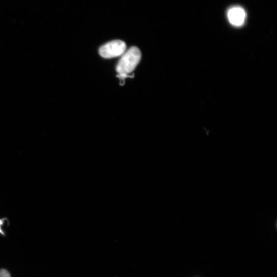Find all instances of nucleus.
<instances>
[{
    "mask_svg": "<svg viewBox=\"0 0 277 277\" xmlns=\"http://www.w3.org/2000/svg\"><path fill=\"white\" fill-rule=\"evenodd\" d=\"M141 59L140 49L135 46L130 48L123 55L117 67L119 74H128L133 72Z\"/></svg>",
    "mask_w": 277,
    "mask_h": 277,
    "instance_id": "nucleus-1",
    "label": "nucleus"
},
{
    "mask_svg": "<svg viewBox=\"0 0 277 277\" xmlns=\"http://www.w3.org/2000/svg\"><path fill=\"white\" fill-rule=\"evenodd\" d=\"M126 47V44L124 41L116 40L102 46L99 49V53L103 58L112 59L122 55Z\"/></svg>",
    "mask_w": 277,
    "mask_h": 277,
    "instance_id": "nucleus-2",
    "label": "nucleus"
},
{
    "mask_svg": "<svg viewBox=\"0 0 277 277\" xmlns=\"http://www.w3.org/2000/svg\"><path fill=\"white\" fill-rule=\"evenodd\" d=\"M230 22L234 26H242L246 19V13L244 10L239 7L231 9L228 14Z\"/></svg>",
    "mask_w": 277,
    "mask_h": 277,
    "instance_id": "nucleus-3",
    "label": "nucleus"
},
{
    "mask_svg": "<svg viewBox=\"0 0 277 277\" xmlns=\"http://www.w3.org/2000/svg\"><path fill=\"white\" fill-rule=\"evenodd\" d=\"M9 220L7 218H3L0 219V234L5 236V232L3 230V226H4L6 222L8 221Z\"/></svg>",
    "mask_w": 277,
    "mask_h": 277,
    "instance_id": "nucleus-4",
    "label": "nucleus"
},
{
    "mask_svg": "<svg viewBox=\"0 0 277 277\" xmlns=\"http://www.w3.org/2000/svg\"><path fill=\"white\" fill-rule=\"evenodd\" d=\"M0 277H11L10 273L5 269L0 270Z\"/></svg>",
    "mask_w": 277,
    "mask_h": 277,
    "instance_id": "nucleus-5",
    "label": "nucleus"
},
{
    "mask_svg": "<svg viewBox=\"0 0 277 277\" xmlns=\"http://www.w3.org/2000/svg\"><path fill=\"white\" fill-rule=\"evenodd\" d=\"M117 77L120 78L121 80H125L126 78H133L134 77V74H133L132 76H128L127 74H119L117 76Z\"/></svg>",
    "mask_w": 277,
    "mask_h": 277,
    "instance_id": "nucleus-6",
    "label": "nucleus"
}]
</instances>
